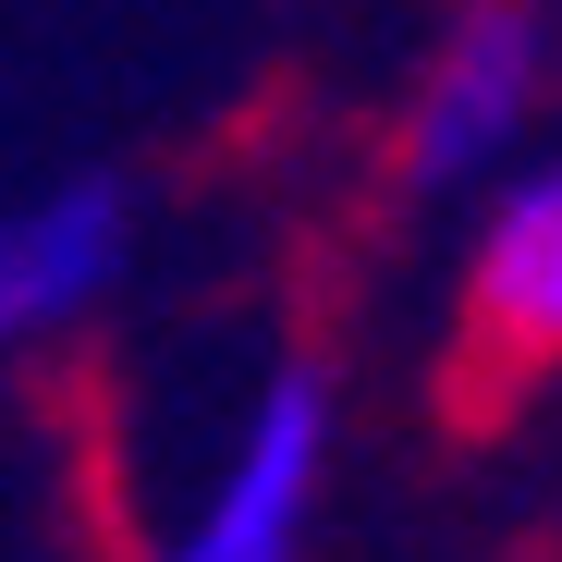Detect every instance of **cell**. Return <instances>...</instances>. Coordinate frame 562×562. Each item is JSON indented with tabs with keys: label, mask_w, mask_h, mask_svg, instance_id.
Listing matches in <instances>:
<instances>
[{
	"label": "cell",
	"mask_w": 562,
	"mask_h": 562,
	"mask_svg": "<svg viewBox=\"0 0 562 562\" xmlns=\"http://www.w3.org/2000/svg\"><path fill=\"white\" fill-rule=\"evenodd\" d=\"M538 61H550V13L538 0H464L428 86H416V123H404V183H464L490 171L538 99Z\"/></svg>",
	"instance_id": "7a4b0ae2"
},
{
	"label": "cell",
	"mask_w": 562,
	"mask_h": 562,
	"mask_svg": "<svg viewBox=\"0 0 562 562\" xmlns=\"http://www.w3.org/2000/svg\"><path fill=\"white\" fill-rule=\"evenodd\" d=\"M562 367V159L526 171L514 196L477 233V269H464V318L440 355V404L464 428H490L514 392H538Z\"/></svg>",
	"instance_id": "6da1fadb"
},
{
	"label": "cell",
	"mask_w": 562,
	"mask_h": 562,
	"mask_svg": "<svg viewBox=\"0 0 562 562\" xmlns=\"http://www.w3.org/2000/svg\"><path fill=\"white\" fill-rule=\"evenodd\" d=\"M123 245H135V196L111 171L61 183V196H37V209H0V342L99 306V281L123 269Z\"/></svg>",
	"instance_id": "277c9868"
},
{
	"label": "cell",
	"mask_w": 562,
	"mask_h": 562,
	"mask_svg": "<svg viewBox=\"0 0 562 562\" xmlns=\"http://www.w3.org/2000/svg\"><path fill=\"white\" fill-rule=\"evenodd\" d=\"M318 464H330V380L281 367L233 440V464H221V502L171 538V562H294L306 514H318Z\"/></svg>",
	"instance_id": "3957f363"
}]
</instances>
